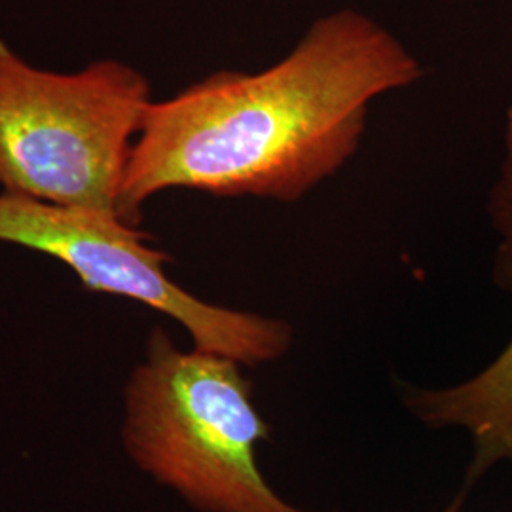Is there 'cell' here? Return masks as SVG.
Returning <instances> with one entry per match:
<instances>
[{
	"instance_id": "1",
	"label": "cell",
	"mask_w": 512,
	"mask_h": 512,
	"mask_svg": "<svg viewBox=\"0 0 512 512\" xmlns=\"http://www.w3.org/2000/svg\"><path fill=\"white\" fill-rule=\"evenodd\" d=\"M420 61L355 10L317 19L291 54L260 73L220 71L152 101L131 148L118 217L173 188L293 203L357 152L370 105L414 86Z\"/></svg>"
},
{
	"instance_id": "2",
	"label": "cell",
	"mask_w": 512,
	"mask_h": 512,
	"mask_svg": "<svg viewBox=\"0 0 512 512\" xmlns=\"http://www.w3.org/2000/svg\"><path fill=\"white\" fill-rule=\"evenodd\" d=\"M241 363L181 349L162 327L124 387L120 439L129 461L196 512L300 509L264 478L256 452L272 429Z\"/></svg>"
},
{
	"instance_id": "3",
	"label": "cell",
	"mask_w": 512,
	"mask_h": 512,
	"mask_svg": "<svg viewBox=\"0 0 512 512\" xmlns=\"http://www.w3.org/2000/svg\"><path fill=\"white\" fill-rule=\"evenodd\" d=\"M150 103L147 78L126 63L50 73L0 38L4 194L118 217L131 148Z\"/></svg>"
},
{
	"instance_id": "4",
	"label": "cell",
	"mask_w": 512,
	"mask_h": 512,
	"mask_svg": "<svg viewBox=\"0 0 512 512\" xmlns=\"http://www.w3.org/2000/svg\"><path fill=\"white\" fill-rule=\"evenodd\" d=\"M0 241L52 256L92 293L122 296L160 311L183 327L194 348L243 366L266 365L293 348L287 321L209 304L169 275L167 253L148 245L139 226L105 213L0 194Z\"/></svg>"
},
{
	"instance_id": "5",
	"label": "cell",
	"mask_w": 512,
	"mask_h": 512,
	"mask_svg": "<svg viewBox=\"0 0 512 512\" xmlns=\"http://www.w3.org/2000/svg\"><path fill=\"white\" fill-rule=\"evenodd\" d=\"M490 217L499 234L495 283L512 294V107L505 122V154L490 192ZM406 410L431 429L461 427L473 442L463 486L446 512H461L478 480L499 461L512 463V338L494 363L471 380L444 389L404 385Z\"/></svg>"
}]
</instances>
